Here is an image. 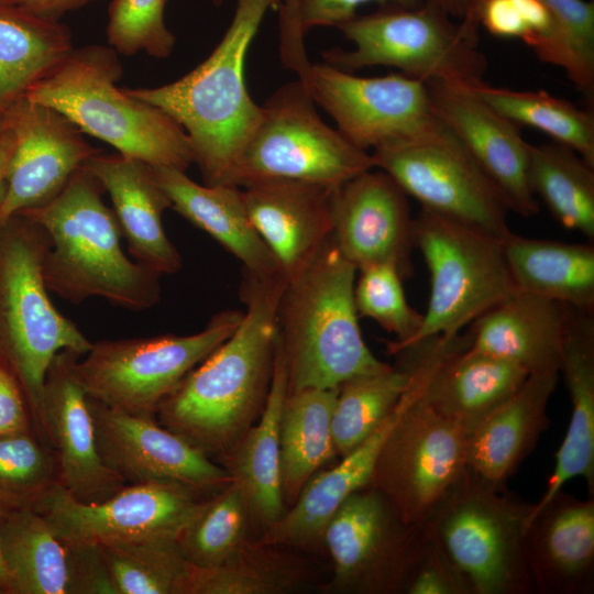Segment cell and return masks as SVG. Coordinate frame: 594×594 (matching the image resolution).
I'll list each match as a JSON object with an SVG mask.
<instances>
[{
  "instance_id": "8",
  "label": "cell",
  "mask_w": 594,
  "mask_h": 594,
  "mask_svg": "<svg viewBox=\"0 0 594 594\" xmlns=\"http://www.w3.org/2000/svg\"><path fill=\"white\" fill-rule=\"evenodd\" d=\"M532 508L468 469L421 525L472 594H529L525 531Z\"/></svg>"
},
{
  "instance_id": "27",
  "label": "cell",
  "mask_w": 594,
  "mask_h": 594,
  "mask_svg": "<svg viewBox=\"0 0 594 594\" xmlns=\"http://www.w3.org/2000/svg\"><path fill=\"white\" fill-rule=\"evenodd\" d=\"M152 169L170 201V209L207 232L237 257L243 264L246 276L284 278L251 222L241 187L198 184L184 170L172 167L152 166Z\"/></svg>"
},
{
  "instance_id": "9",
  "label": "cell",
  "mask_w": 594,
  "mask_h": 594,
  "mask_svg": "<svg viewBox=\"0 0 594 594\" xmlns=\"http://www.w3.org/2000/svg\"><path fill=\"white\" fill-rule=\"evenodd\" d=\"M440 340L432 337L414 346L413 380L370 483L404 522L414 526L425 522L468 470L469 431L437 411L424 396Z\"/></svg>"
},
{
  "instance_id": "17",
  "label": "cell",
  "mask_w": 594,
  "mask_h": 594,
  "mask_svg": "<svg viewBox=\"0 0 594 594\" xmlns=\"http://www.w3.org/2000/svg\"><path fill=\"white\" fill-rule=\"evenodd\" d=\"M14 138L0 206V224L54 199L100 150L55 109L22 97L3 112Z\"/></svg>"
},
{
  "instance_id": "6",
  "label": "cell",
  "mask_w": 594,
  "mask_h": 594,
  "mask_svg": "<svg viewBox=\"0 0 594 594\" xmlns=\"http://www.w3.org/2000/svg\"><path fill=\"white\" fill-rule=\"evenodd\" d=\"M46 232L23 215L0 224V355L25 395L37 436L44 428V383L61 351L84 355L89 341L52 302L44 278ZM50 444V443H48Z\"/></svg>"
},
{
  "instance_id": "4",
  "label": "cell",
  "mask_w": 594,
  "mask_h": 594,
  "mask_svg": "<svg viewBox=\"0 0 594 594\" xmlns=\"http://www.w3.org/2000/svg\"><path fill=\"white\" fill-rule=\"evenodd\" d=\"M356 272L331 239L306 271L286 283L277 324L288 393L339 387L388 366L362 337L354 301Z\"/></svg>"
},
{
  "instance_id": "1",
  "label": "cell",
  "mask_w": 594,
  "mask_h": 594,
  "mask_svg": "<svg viewBox=\"0 0 594 594\" xmlns=\"http://www.w3.org/2000/svg\"><path fill=\"white\" fill-rule=\"evenodd\" d=\"M284 278L244 277L243 317L233 333L162 400V426L206 454L228 452L261 416L270 391Z\"/></svg>"
},
{
  "instance_id": "35",
  "label": "cell",
  "mask_w": 594,
  "mask_h": 594,
  "mask_svg": "<svg viewBox=\"0 0 594 594\" xmlns=\"http://www.w3.org/2000/svg\"><path fill=\"white\" fill-rule=\"evenodd\" d=\"M339 387L288 393L279 425L280 477L285 505L296 501L305 484L337 455L331 419Z\"/></svg>"
},
{
  "instance_id": "31",
  "label": "cell",
  "mask_w": 594,
  "mask_h": 594,
  "mask_svg": "<svg viewBox=\"0 0 594 594\" xmlns=\"http://www.w3.org/2000/svg\"><path fill=\"white\" fill-rule=\"evenodd\" d=\"M288 378L284 356L276 344L273 376L261 416L243 437L219 458L239 486L250 519L264 531L285 513L280 477L279 425Z\"/></svg>"
},
{
  "instance_id": "55",
  "label": "cell",
  "mask_w": 594,
  "mask_h": 594,
  "mask_svg": "<svg viewBox=\"0 0 594 594\" xmlns=\"http://www.w3.org/2000/svg\"><path fill=\"white\" fill-rule=\"evenodd\" d=\"M4 130L3 113H0V134Z\"/></svg>"
},
{
  "instance_id": "49",
  "label": "cell",
  "mask_w": 594,
  "mask_h": 594,
  "mask_svg": "<svg viewBox=\"0 0 594 594\" xmlns=\"http://www.w3.org/2000/svg\"><path fill=\"white\" fill-rule=\"evenodd\" d=\"M469 11L495 36L526 38L525 23L513 0H473Z\"/></svg>"
},
{
  "instance_id": "24",
  "label": "cell",
  "mask_w": 594,
  "mask_h": 594,
  "mask_svg": "<svg viewBox=\"0 0 594 594\" xmlns=\"http://www.w3.org/2000/svg\"><path fill=\"white\" fill-rule=\"evenodd\" d=\"M85 167L96 177L113 204V211L134 261L158 275L177 273L182 256L168 239L162 217L170 201L157 183L152 166L120 153L97 152Z\"/></svg>"
},
{
  "instance_id": "38",
  "label": "cell",
  "mask_w": 594,
  "mask_h": 594,
  "mask_svg": "<svg viewBox=\"0 0 594 594\" xmlns=\"http://www.w3.org/2000/svg\"><path fill=\"white\" fill-rule=\"evenodd\" d=\"M496 112L519 125L537 129L579 153L594 166V116L544 90L522 91L496 87L484 80L462 87Z\"/></svg>"
},
{
  "instance_id": "42",
  "label": "cell",
  "mask_w": 594,
  "mask_h": 594,
  "mask_svg": "<svg viewBox=\"0 0 594 594\" xmlns=\"http://www.w3.org/2000/svg\"><path fill=\"white\" fill-rule=\"evenodd\" d=\"M550 13L549 31L529 47L543 62L562 68L588 99L594 97V3L542 0Z\"/></svg>"
},
{
  "instance_id": "13",
  "label": "cell",
  "mask_w": 594,
  "mask_h": 594,
  "mask_svg": "<svg viewBox=\"0 0 594 594\" xmlns=\"http://www.w3.org/2000/svg\"><path fill=\"white\" fill-rule=\"evenodd\" d=\"M387 173L421 209L504 240L508 208L459 139L436 116L411 136L373 150Z\"/></svg>"
},
{
  "instance_id": "12",
  "label": "cell",
  "mask_w": 594,
  "mask_h": 594,
  "mask_svg": "<svg viewBox=\"0 0 594 594\" xmlns=\"http://www.w3.org/2000/svg\"><path fill=\"white\" fill-rule=\"evenodd\" d=\"M243 311L223 310L194 334L100 340L73 371L88 397L132 415L156 416L162 400L237 329Z\"/></svg>"
},
{
  "instance_id": "56",
  "label": "cell",
  "mask_w": 594,
  "mask_h": 594,
  "mask_svg": "<svg viewBox=\"0 0 594 594\" xmlns=\"http://www.w3.org/2000/svg\"><path fill=\"white\" fill-rule=\"evenodd\" d=\"M210 1L215 7H220L222 6L224 0H210Z\"/></svg>"
},
{
  "instance_id": "23",
  "label": "cell",
  "mask_w": 594,
  "mask_h": 594,
  "mask_svg": "<svg viewBox=\"0 0 594 594\" xmlns=\"http://www.w3.org/2000/svg\"><path fill=\"white\" fill-rule=\"evenodd\" d=\"M534 592L590 594L594 590V501L558 491L534 504L525 531Z\"/></svg>"
},
{
  "instance_id": "19",
  "label": "cell",
  "mask_w": 594,
  "mask_h": 594,
  "mask_svg": "<svg viewBox=\"0 0 594 594\" xmlns=\"http://www.w3.org/2000/svg\"><path fill=\"white\" fill-rule=\"evenodd\" d=\"M332 239L358 271L393 266L413 276L414 218L408 196L384 170L371 168L334 189Z\"/></svg>"
},
{
  "instance_id": "57",
  "label": "cell",
  "mask_w": 594,
  "mask_h": 594,
  "mask_svg": "<svg viewBox=\"0 0 594 594\" xmlns=\"http://www.w3.org/2000/svg\"><path fill=\"white\" fill-rule=\"evenodd\" d=\"M0 594H6L4 590L0 586Z\"/></svg>"
},
{
  "instance_id": "15",
  "label": "cell",
  "mask_w": 594,
  "mask_h": 594,
  "mask_svg": "<svg viewBox=\"0 0 594 594\" xmlns=\"http://www.w3.org/2000/svg\"><path fill=\"white\" fill-rule=\"evenodd\" d=\"M200 495L178 484L143 482L125 484L100 503L85 504L56 483L33 509L73 547L145 538L177 539L200 508Z\"/></svg>"
},
{
  "instance_id": "18",
  "label": "cell",
  "mask_w": 594,
  "mask_h": 594,
  "mask_svg": "<svg viewBox=\"0 0 594 594\" xmlns=\"http://www.w3.org/2000/svg\"><path fill=\"white\" fill-rule=\"evenodd\" d=\"M89 403L100 453L125 483H173L202 493L232 482L223 468L155 416L132 415L90 397Z\"/></svg>"
},
{
  "instance_id": "44",
  "label": "cell",
  "mask_w": 594,
  "mask_h": 594,
  "mask_svg": "<svg viewBox=\"0 0 594 594\" xmlns=\"http://www.w3.org/2000/svg\"><path fill=\"white\" fill-rule=\"evenodd\" d=\"M354 285V301L359 316L375 320L396 339L387 342V351L396 354L408 348L419 332L424 315L408 304L403 278L389 265L363 268Z\"/></svg>"
},
{
  "instance_id": "30",
  "label": "cell",
  "mask_w": 594,
  "mask_h": 594,
  "mask_svg": "<svg viewBox=\"0 0 594 594\" xmlns=\"http://www.w3.org/2000/svg\"><path fill=\"white\" fill-rule=\"evenodd\" d=\"M571 400L566 435L556 454L543 503L574 477L594 491V310L568 306L559 373Z\"/></svg>"
},
{
  "instance_id": "16",
  "label": "cell",
  "mask_w": 594,
  "mask_h": 594,
  "mask_svg": "<svg viewBox=\"0 0 594 594\" xmlns=\"http://www.w3.org/2000/svg\"><path fill=\"white\" fill-rule=\"evenodd\" d=\"M302 82L336 129L364 151L407 139L435 118L426 82L402 73L360 77L311 63Z\"/></svg>"
},
{
  "instance_id": "52",
  "label": "cell",
  "mask_w": 594,
  "mask_h": 594,
  "mask_svg": "<svg viewBox=\"0 0 594 594\" xmlns=\"http://www.w3.org/2000/svg\"><path fill=\"white\" fill-rule=\"evenodd\" d=\"M14 147V138L12 132L4 127L0 134V206L4 196L7 186V172L9 161Z\"/></svg>"
},
{
  "instance_id": "7",
  "label": "cell",
  "mask_w": 594,
  "mask_h": 594,
  "mask_svg": "<svg viewBox=\"0 0 594 594\" xmlns=\"http://www.w3.org/2000/svg\"><path fill=\"white\" fill-rule=\"evenodd\" d=\"M479 22L469 11L455 23L440 8L384 6L337 26L354 47L322 52L344 72L386 66L424 82L468 87L484 80L487 63L479 48Z\"/></svg>"
},
{
  "instance_id": "2",
  "label": "cell",
  "mask_w": 594,
  "mask_h": 594,
  "mask_svg": "<svg viewBox=\"0 0 594 594\" xmlns=\"http://www.w3.org/2000/svg\"><path fill=\"white\" fill-rule=\"evenodd\" d=\"M280 0H237L211 54L179 79L125 88L173 118L186 132L204 184L231 185L237 162L261 114L245 82V59L266 13Z\"/></svg>"
},
{
  "instance_id": "47",
  "label": "cell",
  "mask_w": 594,
  "mask_h": 594,
  "mask_svg": "<svg viewBox=\"0 0 594 594\" xmlns=\"http://www.w3.org/2000/svg\"><path fill=\"white\" fill-rule=\"evenodd\" d=\"M376 2L380 7L399 6L418 7L424 0H296V18L300 33L316 26L337 28L356 14V10L367 2Z\"/></svg>"
},
{
  "instance_id": "26",
  "label": "cell",
  "mask_w": 594,
  "mask_h": 594,
  "mask_svg": "<svg viewBox=\"0 0 594 594\" xmlns=\"http://www.w3.org/2000/svg\"><path fill=\"white\" fill-rule=\"evenodd\" d=\"M568 306L515 290L471 323L470 346L528 374L559 372Z\"/></svg>"
},
{
  "instance_id": "45",
  "label": "cell",
  "mask_w": 594,
  "mask_h": 594,
  "mask_svg": "<svg viewBox=\"0 0 594 594\" xmlns=\"http://www.w3.org/2000/svg\"><path fill=\"white\" fill-rule=\"evenodd\" d=\"M167 0H111L108 7L107 37L118 54L143 52L167 58L176 37L165 23Z\"/></svg>"
},
{
  "instance_id": "28",
  "label": "cell",
  "mask_w": 594,
  "mask_h": 594,
  "mask_svg": "<svg viewBox=\"0 0 594 594\" xmlns=\"http://www.w3.org/2000/svg\"><path fill=\"white\" fill-rule=\"evenodd\" d=\"M559 372L529 374L519 389L468 433V469L505 484L536 447Z\"/></svg>"
},
{
  "instance_id": "25",
  "label": "cell",
  "mask_w": 594,
  "mask_h": 594,
  "mask_svg": "<svg viewBox=\"0 0 594 594\" xmlns=\"http://www.w3.org/2000/svg\"><path fill=\"white\" fill-rule=\"evenodd\" d=\"M519 366L470 346L468 333L441 336L424 396L469 432L506 402L528 377Z\"/></svg>"
},
{
  "instance_id": "54",
  "label": "cell",
  "mask_w": 594,
  "mask_h": 594,
  "mask_svg": "<svg viewBox=\"0 0 594 594\" xmlns=\"http://www.w3.org/2000/svg\"><path fill=\"white\" fill-rule=\"evenodd\" d=\"M0 586L4 590V592L7 594L8 578H7V573H6V570L3 568L2 561H1V557H0Z\"/></svg>"
},
{
  "instance_id": "10",
  "label": "cell",
  "mask_w": 594,
  "mask_h": 594,
  "mask_svg": "<svg viewBox=\"0 0 594 594\" xmlns=\"http://www.w3.org/2000/svg\"><path fill=\"white\" fill-rule=\"evenodd\" d=\"M371 168L372 155L321 119L306 86L297 78L275 90L261 106L231 185L244 187L284 178L338 188Z\"/></svg>"
},
{
  "instance_id": "46",
  "label": "cell",
  "mask_w": 594,
  "mask_h": 594,
  "mask_svg": "<svg viewBox=\"0 0 594 594\" xmlns=\"http://www.w3.org/2000/svg\"><path fill=\"white\" fill-rule=\"evenodd\" d=\"M405 593L472 594L466 582L428 536L420 557L410 574Z\"/></svg>"
},
{
  "instance_id": "36",
  "label": "cell",
  "mask_w": 594,
  "mask_h": 594,
  "mask_svg": "<svg viewBox=\"0 0 594 594\" xmlns=\"http://www.w3.org/2000/svg\"><path fill=\"white\" fill-rule=\"evenodd\" d=\"M532 194L564 228L594 240V166L571 147L551 141L529 144Z\"/></svg>"
},
{
  "instance_id": "21",
  "label": "cell",
  "mask_w": 594,
  "mask_h": 594,
  "mask_svg": "<svg viewBox=\"0 0 594 594\" xmlns=\"http://www.w3.org/2000/svg\"><path fill=\"white\" fill-rule=\"evenodd\" d=\"M76 355L61 351L47 370L44 428L57 455L59 484L78 502L100 503L127 483L100 453L89 397L73 371Z\"/></svg>"
},
{
  "instance_id": "11",
  "label": "cell",
  "mask_w": 594,
  "mask_h": 594,
  "mask_svg": "<svg viewBox=\"0 0 594 594\" xmlns=\"http://www.w3.org/2000/svg\"><path fill=\"white\" fill-rule=\"evenodd\" d=\"M413 232L414 245L430 273V297L409 346L437 336L459 334L517 290L504 240L426 209L414 218Z\"/></svg>"
},
{
  "instance_id": "34",
  "label": "cell",
  "mask_w": 594,
  "mask_h": 594,
  "mask_svg": "<svg viewBox=\"0 0 594 594\" xmlns=\"http://www.w3.org/2000/svg\"><path fill=\"white\" fill-rule=\"evenodd\" d=\"M72 50V33L65 24L0 3V113Z\"/></svg>"
},
{
  "instance_id": "39",
  "label": "cell",
  "mask_w": 594,
  "mask_h": 594,
  "mask_svg": "<svg viewBox=\"0 0 594 594\" xmlns=\"http://www.w3.org/2000/svg\"><path fill=\"white\" fill-rule=\"evenodd\" d=\"M97 547L116 594H187L191 565L176 538L120 540Z\"/></svg>"
},
{
  "instance_id": "43",
  "label": "cell",
  "mask_w": 594,
  "mask_h": 594,
  "mask_svg": "<svg viewBox=\"0 0 594 594\" xmlns=\"http://www.w3.org/2000/svg\"><path fill=\"white\" fill-rule=\"evenodd\" d=\"M56 483V452L33 428L0 435V515L34 508Z\"/></svg>"
},
{
  "instance_id": "33",
  "label": "cell",
  "mask_w": 594,
  "mask_h": 594,
  "mask_svg": "<svg viewBox=\"0 0 594 594\" xmlns=\"http://www.w3.org/2000/svg\"><path fill=\"white\" fill-rule=\"evenodd\" d=\"M507 264L518 290L594 310V246L525 238L504 239Z\"/></svg>"
},
{
  "instance_id": "5",
  "label": "cell",
  "mask_w": 594,
  "mask_h": 594,
  "mask_svg": "<svg viewBox=\"0 0 594 594\" xmlns=\"http://www.w3.org/2000/svg\"><path fill=\"white\" fill-rule=\"evenodd\" d=\"M121 75L111 46L73 47L25 97L55 109L124 156L186 172L194 163L186 132L160 108L117 87Z\"/></svg>"
},
{
  "instance_id": "3",
  "label": "cell",
  "mask_w": 594,
  "mask_h": 594,
  "mask_svg": "<svg viewBox=\"0 0 594 594\" xmlns=\"http://www.w3.org/2000/svg\"><path fill=\"white\" fill-rule=\"evenodd\" d=\"M103 191L84 165L54 199L19 213L50 239L45 284L72 304L100 297L127 310L150 309L161 300L162 276L125 255L121 228L102 200Z\"/></svg>"
},
{
  "instance_id": "48",
  "label": "cell",
  "mask_w": 594,
  "mask_h": 594,
  "mask_svg": "<svg viewBox=\"0 0 594 594\" xmlns=\"http://www.w3.org/2000/svg\"><path fill=\"white\" fill-rule=\"evenodd\" d=\"M31 428L32 417L25 395L12 370L0 355V435Z\"/></svg>"
},
{
  "instance_id": "53",
  "label": "cell",
  "mask_w": 594,
  "mask_h": 594,
  "mask_svg": "<svg viewBox=\"0 0 594 594\" xmlns=\"http://www.w3.org/2000/svg\"><path fill=\"white\" fill-rule=\"evenodd\" d=\"M473 0H424L426 3L433 4L443 10L451 18L463 19Z\"/></svg>"
},
{
  "instance_id": "22",
  "label": "cell",
  "mask_w": 594,
  "mask_h": 594,
  "mask_svg": "<svg viewBox=\"0 0 594 594\" xmlns=\"http://www.w3.org/2000/svg\"><path fill=\"white\" fill-rule=\"evenodd\" d=\"M242 188L246 211L286 283L332 239L336 188L295 179H263Z\"/></svg>"
},
{
  "instance_id": "29",
  "label": "cell",
  "mask_w": 594,
  "mask_h": 594,
  "mask_svg": "<svg viewBox=\"0 0 594 594\" xmlns=\"http://www.w3.org/2000/svg\"><path fill=\"white\" fill-rule=\"evenodd\" d=\"M403 405L402 396L381 425L361 444L342 457L339 464L312 475L288 510L256 541L274 547L304 548L321 542L324 527L340 505L351 494L370 485L382 446Z\"/></svg>"
},
{
  "instance_id": "32",
  "label": "cell",
  "mask_w": 594,
  "mask_h": 594,
  "mask_svg": "<svg viewBox=\"0 0 594 594\" xmlns=\"http://www.w3.org/2000/svg\"><path fill=\"white\" fill-rule=\"evenodd\" d=\"M0 557L7 594H79L76 548L33 508L0 515Z\"/></svg>"
},
{
  "instance_id": "40",
  "label": "cell",
  "mask_w": 594,
  "mask_h": 594,
  "mask_svg": "<svg viewBox=\"0 0 594 594\" xmlns=\"http://www.w3.org/2000/svg\"><path fill=\"white\" fill-rule=\"evenodd\" d=\"M300 581L297 564L274 546L249 541L219 565L191 566L187 594H282Z\"/></svg>"
},
{
  "instance_id": "37",
  "label": "cell",
  "mask_w": 594,
  "mask_h": 594,
  "mask_svg": "<svg viewBox=\"0 0 594 594\" xmlns=\"http://www.w3.org/2000/svg\"><path fill=\"white\" fill-rule=\"evenodd\" d=\"M397 365L355 376L339 386L331 431L337 455H346L361 444L395 408L411 383L415 351L406 348Z\"/></svg>"
},
{
  "instance_id": "51",
  "label": "cell",
  "mask_w": 594,
  "mask_h": 594,
  "mask_svg": "<svg viewBox=\"0 0 594 594\" xmlns=\"http://www.w3.org/2000/svg\"><path fill=\"white\" fill-rule=\"evenodd\" d=\"M95 0H0V3L19 7L38 16L59 21V19Z\"/></svg>"
},
{
  "instance_id": "50",
  "label": "cell",
  "mask_w": 594,
  "mask_h": 594,
  "mask_svg": "<svg viewBox=\"0 0 594 594\" xmlns=\"http://www.w3.org/2000/svg\"><path fill=\"white\" fill-rule=\"evenodd\" d=\"M279 55L283 65L304 76L310 67L296 18V0H280L278 7Z\"/></svg>"
},
{
  "instance_id": "20",
  "label": "cell",
  "mask_w": 594,
  "mask_h": 594,
  "mask_svg": "<svg viewBox=\"0 0 594 594\" xmlns=\"http://www.w3.org/2000/svg\"><path fill=\"white\" fill-rule=\"evenodd\" d=\"M433 114L459 139L496 187L509 211L539 212L531 191L529 143L519 127L462 87L426 82Z\"/></svg>"
},
{
  "instance_id": "14",
  "label": "cell",
  "mask_w": 594,
  "mask_h": 594,
  "mask_svg": "<svg viewBox=\"0 0 594 594\" xmlns=\"http://www.w3.org/2000/svg\"><path fill=\"white\" fill-rule=\"evenodd\" d=\"M422 525L404 522L372 486L351 494L322 532L333 575V593H405L426 542Z\"/></svg>"
},
{
  "instance_id": "41",
  "label": "cell",
  "mask_w": 594,
  "mask_h": 594,
  "mask_svg": "<svg viewBox=\"0 0 594 594\" xmlns=\"http://www.w3.org/2000/svg\"><path fill=\"white\" fill-rule=\"evenodd\" d=\"M250 515L239 486L232 481L204 499L177 537L179 549L194 568L219 565L249 542Z\"/></svg>"
}]
</instances>
